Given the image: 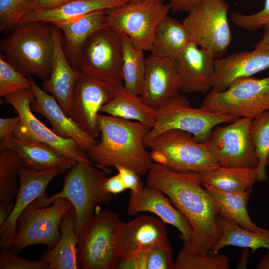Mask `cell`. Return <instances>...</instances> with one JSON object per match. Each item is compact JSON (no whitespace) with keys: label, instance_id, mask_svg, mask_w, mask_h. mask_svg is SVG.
<instances>
[{"label":"cell","instance_id":"1","mask_svg":"<svg viewBox=\"0 0 269 269\" xmlns=\"http://www.w3.org/2000/svg\"><path fill=\"white\" fill-rule=\"evenodd\" d=\"M147 175V186L166 195L192 229V237L182 250L192 254H208L222 234L216 222L217 207L201 184L198 173L175 172L153 162Z\"/></svg>","mask_w":269,"mask_h":269},{"label":"cell","instance_id":"2","mask_svg":"<svg viewBox=\"0 0 269 269\" xmlns=\"http://www.w3.org/2000/svg\"><path fill=\"white\" fill-rule=\"evenodd\" d=\"M98 122L101 140L86 151L90 160L108 172V167L121 165L139 175L147 174L153 161L143 139L151 128L109 115L99 114Z\"/></svg>","mask_w":269,"mask_h":269},{"label":"cell","instance_id":"3","mask_svg":"<svg viewBox=\"0 0 269 269\" xmlns=\"http://www.w3.org/2000/svg\"><path fill=\"white\" fill-rule=\"evenodd\" d=\"M108 171L91 162H79L68 169L64 177L62 190L50 196L37 199L32 205L45 207L58 198L68 200L76 214V233L79 238L100 205L109 204L112 194L103 185L109 178Z\"/></svg>","mask_w":269,"mask_h":269},{"label":"cell","instance_id":"4","mask_svg":"<svg viewBox=\"0 0 269 269\" xmlns=\"http://www.w3.org/2000/svg\"><path fill=\"white\" fill-rule=\"evenodd\" d=\"M1 50L23 71L47 80L50 75L54 42L52 26L34 22L19 24L1 42Z\"/></svg>","mask_w":269,"mask_h":269},{"label":"cell","instance_id":"5","mask_svg":"<svg viewBox=\"0 0 269 269\" xmlns=\"http://www.w3.org/2000/svg\"><path fill=\"white\" fill-rule=\"evenodd\" d=\"M145 147L151 149L153 162L173 171L200 173L220 166L210 152L207 142L194 141L192 134L185 131H164Z\"/></svg>","mask_w":269,"mask_h":269},{"label":"cell","instance_id":"6","mask_svg":"<svg viewBox=\"0 0 269 269\" xmlns=\"http://www.w3.org/2000/svg\"><path fill=\"white\" fill-rule=\"evenodd\" d=\"M124 223L112 211L97 212L79 238V268L115 269Z\"/></svg>","mask_w":269,"mask_h":269},{"label":"cell","instance_id":"7","mask_svg":"<svg viewBox=\"0 0 269 269\" xmlns=\"http://www.w3.org/2000/svg\"><path fill=\"white\" fill-rule=\"evenodd\" d=\"M154 116V125L143 139L145 146L155 136L170 129L188 132L194 141L205 142L215 127L222 123L233 122L236 119L202 107L193 108L186 97L180 94L155 109Z\"/></svg>","mask_w":269,"mask_h":269},{"label":"cell","instance_id":"8","mask_svg":"<svg viewBox=\"0 0 269 269\" xmlns=\"http://www.w3.org/2000/svg\"><path fill=\"white\" fill-rule=\"evenodd\" d=\"M201 107L236 119H254L269 110V75L259 79L252 77L238 79L224 91H211Z\"/></svg>","mask_w":269,"mask_h":269},{"label":"cell","instance_id":"9","mask_svg":"<svg viewBox=\"0 0 269 269\" xmlns=\"http://www.w3.org/2000/svg\"><path fill=\"white\" fill-rule=\"evenodd\" d=\"M229 8L224 0H203L189 11L182 22L192 41L215 58L223 57L232 42Z\"/></svg>","mask_w":269,"mask_h":269},{"label":"cell","instance_id":"10","mask_svg":"<svg viewBox=\"0 0 269 269\" xmlns=\"http://www.w3.org/2000/svg\"><path fill=\"white\" fill-rule=\"evenodd\" d=\"M72 207L71 203L64 198H58L45 207L30 204L17 220L15 234L8 248L18 254L27 247L35 244L53 248L60 237V222Z\"/></svg>","mask_w":269,"mask_h":269},{"label":"cell","instance_id":"11","mask_svg":"<svg viewBox=\"0 0 269 269\" xmlns=\"http://www.w3.org/2000/svg\"><path fill=\"white\" fill-rule=\"evenodd\" d=\"M123 50L120 32L108 25L92 34L82 48L79 70L116 86L123 84Z\"/></svg>","mask_w":269,"mask_h":269},{"label":"cell","instance_id":"12","mask_svg":"<svg viewBox=\"0 0 269 269\" xmlns=\"http://www.w3.org/2000/svg\"><path fill=\"white\" fill-rule=\"evenodd\" d=\"M170 10L169 4L163 2L129 0L106 13L109 26L126 35L136 47L149 51L155 29Z\"/></svg>","mask_w":269,"mask_h":269},{"label":"cell","instance_id":"13","mask_svg":"<svg viewBox=\"0 0 269 269\" xmlns=\"http://www.w3.org/2000/svg\"><path fill=\"white\" fill-rule=\"evenodd\" d=\"M4 98L5 102L15 109L20 118L14 132V137L46 144L76 162H91L86 151L74 140L57 135L34 115L31 105L35 95L31 88L10 94Z\"/></svg>","mask_w":269,"mask_h":269},{"label":"cell","instance_id":"14","mask_svg":"<svg viewBox=\"0 0 269 269\" xmlns=\"http://www.w3.org/2000/svg\"><path fill=\"white\" fill-rule=\"evenodd\" d=\"M253 119L241 117L229 125L217 126L212 129L207 142L210 152L220 166L257 168L259 161L250 135Z\"/></svg>","mask_w":269,"mask_h":269},{"label":"cell","instance_id":"15","mask_svg":"<svg viewBox=\"0 0 269 269\" xmlns=\"http://www.w3.org/2000/svg\"><path fill=\"white\" fill-rule=\"evenodd\" d=\"M118 86L80 71L68 117L82 130L96 138L100 134L99 112L115 96Z\"/></svg>","mask_w":269,"mask_h":269},{"label":"cell","instance_id":"16","mask_svg":"<svg viewBox=\"0 0 269 269\" xmlns=\"http://www.w3.org/2000/svg\"><path fill=\"white\" fill-rule=\"evenodd\" d=\"M146 67L142 101L157 109L179 95L181 84L174 59L150 54L145 58Z\"/></svg>","mask_w":269,"mask_h":269},{"label":"cell","instance_id":"17","mask_svg":"<svg viewBox=\"0 0 269 269\" xmlns=\"http://www.w3.org/2000/svg\"><path fill=\"white\" fill-rule=\"evenodd\" d=\"M215 58L192 41L174 59L183 93L205 94L211 90Z\"/></svg>","mask_w":269,"mask_h":269},{"label":"cell","instance_id":"18","mask_svg":"<svg viewBox=\"0 0 269 269\" xmlns=\"http://www.w3.org/2000/svg\"><path fill=\"white\" fill-rule=\"evenodd\" d=\"M62 173L57 170L37 171L22 168L19 172V186L13 210L0 227V247L8 248L14 237L17 220L21 212L35 200L46 196L51 181Z\"/></svg>","mask_w":269,"mask_h":269},{"label":"cell","instance_id":"19","mask_svg":"<svg viewBox=\"0 0 269 269\" xmlns=\"http://www.w3.org/2000/svg\"><path fill=\"white\" fill-rule=\"evenodd\" d=\"M269 69V47L235 53L216 58L211 91L226 90L236 80Z\"/></svg>","mask_w":269,"mask_h":269},{"label":"cell","instance_id":"20","mask_svg":"<svg viewBox=\"0 0 269 269\" xmlns=\"http://www.w3.org/2000/svg\"><path fill=\"white\" fill-rule=\"evenodd\" d=\"M159 189L147 186L131 192L127 212L134 216L141 212H149L157 215L165 223L176 227L180 232L184 243L192 236V229L184 216L177 209Z\"/></svg>","mask_w":269,"mask_h":269},{"label":"cell","instance_id":"21","mask_svg":"<svg viewBox=\"0 0 269 269\" xmlns=\"http://www.w3.org/2000/svg\"><path fill=\"white\" fill-rule=\"evenodd\" d=\"M30 88L35 95L31 105V110L44 116L51 124L53 131L64 138L74 140L87 151L97 141L82 130L64 112L52 95L41 89L32 79H29Z\"/></svg>","mask_w":269,"mask_h":269},{"label":"cell","instance_id":"22","mask_svg":"<svg viewBox=\"0 0 269 269\" xmlns=\"http://www.w3.org/2000/svg\"><path fill=\"white\" fill-rule=\"evenodd\" d=\"M52 26L54 53L50 75L43 83L44 89L53 96L68 116L74 86L80 71L70 63L64 49L62 33Z\"/></svg>","mask_w":269,"mask_h":269},{"label":"cell","instance_id":"23","mask_svg":"<svg viewBox=\"0 0 269 269\" xmlns=\"http://www.w3.org/2000/svg\"><path fill=\"white\" fill-rule=\"evenodd\" d=\"M165 224L150 216H140L125 222L119 241V259L146 250L168 238Z\"/></svg>","mask_w":269,"mask_h":269},{"label":"cell","instance_id":"24","mask_svg":"<svg viewBox=\"0 0 269 269\" xmlns=\"http://www.w3.org/2000/svg\"><path fill=\"white\" fill-rule=\"evenodd\" d=\"M52 25L62 33L67 57L77 70L80 53L86 41L98 29L109 25L106 9L97 10Z\"/></svg>","mask_w":269,"mask_h":269},{"label":"cell","instance_id":"25","mask_svg":"<svg viewBox=\"0 0 269 269\" xmlns=\"http://www.w3.org/2000/svg\"><path fill=\"white\" fill-rule=\"evenodd\" d=\"M9 148L17 155L23 168L32 170H57L63 173L76 163L46 144L22 140L14 136Z\"/></svg>","mask_w":269,"mask_h":269},{"label":"cell","instance_id":"26","mask_svg":"<svg viewBox=\"0 0 269 269\" xmlns=\"http://www.w3.org/2000/svg\"><path fill=\"white\" fill-rule=\"evenodd\" d=\"M76 214L72 207L62 219L59 229L60 237L52 248H48L41 255V259L50 269H79L78 244L79 237L76 231Z\"/></svg>","mask_w":269,"mask_h":269},{"label":"cell","instance_id":"27","mask_svg":"<svg viewBox=\"0 0 269 269\" xmlns=\"http://www.w3.org/2000/svg\"><path fill=\"white\" fill-rule=\"evenodd\" d=\"M129 0H73L58 7L33 9L21 20L19 24L40 22L52 24L100 9L118 6Z\"/></svg>","mask_w":269,"mask_h":269},{"label":"cell","instance_id":"28","mask_svg":"<svg viewBox=\"0 0 269 269\" xmlns=\"http://www.w3.org/2000/svg\"><path fill=\"white\" fill-rule=\"evenodd\" d=\"M209 193L217 207L218 214L234 222L242 228L256 232L267 233L252 220L247 205L252 188L237 192H225L208 185H202Z\"/></svg>","mask_w":269,"mask_h":269},{"label":"cell","instance_id":"29","mask_svg":"<svg viewBox=\"0 0 269 269\" xmlns=\"http://www.w3.org/2000/svg\"><path fill=\"white\" fill-rule=\"evenodd\" d=\"M191 41L183 23L167 15L156 27L149 51L155 56L174 59Z\"/></svg>","mask_w":269,"mask_h":269},{"label":"cell","instance_id":"30","mask_svg":"<svg viewBox=\"0 0 269 269\" xmlns=\"http://www.w3.org/2000/svg\"><path fill=\"white\" fill-rule=\"evenodd\" d=\"M154 111L142 101L140 96L130 92L123 84L118 86L115 96L101 107L100 112L134 120L152 128L155 123Z\"/></svg>","mask_w":269,"mask_h":269},{"label":"cell","instance_id":"31","mask_svg":"<svg viewBox=\"0 0 269 269\" xmlns=\"http://www.w3.org/2000/svg\"><path fill=\"white\" fill-rule=\"evenodd\" d=\"M216 222L222 236L208 254L216 255L220 249L228 246L250 248L253 253L261 248L269 250V231L261 233L245 229L219 214L216 217Z\"/></svg>","mask_w":269,"mask_h":269},{"label":"cell","instance_id":"32","mask_svg":"<svg viewBox=\"0 0 269 269\" xmlns=\"http://www.w3.org/2000/svg\"><path fill=\"white\" fill-rule=\"evenodd\" d=\"M201 184L229 192L252 188L257 180L256 169L231 168L221 166L198 173Z\"/></svg>","mask_w":269,"mask_h":269},{"label":"cell","instance_id":"33","mask_svg":"<svg viewBox=\"0 0 269 269\" xmlns=\"http://www.w3.org/2000/svg\"><path fill=\"white\" fill-rule=\"evenodd\" d=\"M120 33L123 50V85L131 93L140 96L143 92L146 67L144 51L135 46L126 35Z\"/></svg>","mask_w":269,"mask_h":269},{"label":"cell","instance_id":"34","mask_svg":"<svg viewBox=\"0 0 269 269\" xmlns=\"http://www.w3.org/2000/svg\"><path fill=\"white\" fill-rule=\"evenodd\" d=\"M23 164L11 148L0 149V202L13 201L19 186Z\"/></svg>","mask_w":269,"mask_h":269},{"label":"cell","instance_id":"35","mask_svg":"<svg viewBox=\"0 0 269 269\" xmlns=\"http://www.w3.org/2000/svg\"><path fill=\"white\" fill-rule=\"evenodd\" d=\"M250 135L255 153L258 159L257 180L262 182L267 179L266 166L269 155V110L265 111L252 121Z\"/></svg>","mask_w":269,"mask_h":269},{"label":"cell","instance_id":"36","mask_svg":"<svg viewBox=\"0 0 269 269\" xmlns=\"http://www.w3.org/2000/svg\"><path fill=\"white\" fill-rule=\"evenodd\" d=\"M132 259L134 269H174L172 251L168 238L146 250L134 253Z\"/></svg>","mask_w":269,"mask_h":269},{"label":"cell","instance_id":"37","mask_svg":"<svg viewBox=\"0 0 269 269\" xmlns=\"http://www.w3.org/2000/svg\"><path fill=\"white\" fill-rule=\"evenodd\" d=\"M229 264L228 257L223 254H192L181 250L174 261V269H228Z\"/></svg>","mask_w":269,"mask_h":269},{"label":"cell","instance_id":"38","mask_svg":"<svg viewBox=\"0 0 269 269\" xmlns=\"http://www.w3.org/2000/svg\"><path fill=\"white\" fill-rule=\"evenodd\" d=\"M34 8V0H0V31L12 29Z\"/></svg>","mask_w":269,"mask_h":269},{"label":"cell","instance_id":"39","mask_svg":"<svg viewBox=\"0 0 269 269\" xmlns=\"http://www.w3.org/2000/svg\"><path fill=\"white\" fill-rule=\"evenodd\" d=\"M30 88L29 79H27L11 64L0 55V96H6Z\"/></svg>","mask_w":269,"mask_h":269},{"label":"cell","instance_id":"40","mask_svg":"<svg viewBox=\"0 0 269 269\" xmlns=\"http://www.w3.org/2000/svg\"><path fill=\"white\" fill-rule=\"evenodd\" d=\"M230 19L238 27L247 30L267 29L269 28V0H265L264 7L258 12L251 14L233 13Z\"/></svg>","mask_w":269,"mask_h":269},{"label":"cell","instance_id":"41","mask_svg":"<svg viewBox=\"0 0 269 269\" xmlns=\"http://www.w3.org/2000/svg\"><path fill=\"white\" fill-rule=\"evenodd\" d=\"M9 248H1L0 252V269H50L43 260L31 261L17 255Z\"/></svg>","mask_w":269,"mask_h":269},{"label":"cell","instance_id":"42","mask_svg":"<svg viewBox=\"0 0 269 269\" xmlns=\"http://www.w3.org/2000/svg\"><path fill=\"white\" fill-rule=\"evenodd\" d=\"M19 120L18 115L12 118H0V149L9 148Z\"/></svg>","mask_w":269,"mask_h":269},{"label":"cell","instance_id":"43","mask_svg":"<svg viewBox=\"0 0 269 269\" xmlns=\"http://www.w3.org/2000/svg\"><path fill=\"white\" fill-rule=\"evenodd\" d=\"M114 167L117 169L126 189H129L131 192H134L143 187V183L139 178V175L134 170L121 165H116Z\"/></svg>","mask_w":269,"mask_h":269},{"label":"cell","instance_id":"44","mask_svg":"<svg viewBox=\"0 0 269 269\" xmlns=\"http://www.w3.org/2000/svg\"><path fill=\"white\" fill-rule=\"evenodd\" d=\"M203 0H169L170 10L173 12L190 11Z\"/></svg>","mask_w":269,"mask_h":269},{"label":"cell","instance_id":"45","mask_svg":"<svg viewBox=\"0 0 269 269\" xmlns=\"http://www.w3.org/2000/svg\"><path fill=\"white\" fill-rule=\"evenodd\" d=\"M103 187L107 192L114 195L121 193L126 189L118 173L109 177L104 182Z\"/></svg>","mask_w":269,"mask_h":269},{"label":"cell","instance_id":"46","mask_svg":"<svg viewBox=\"0 0 269 269\" xmlns=\"http://www.w3.org/2000/svg\"><path fill=\"white\" fill-rule=\"evenodd\" d=\"M73 0H34L33 9H51Z\"/></svg>","mask_w":269,"mask_h":269},{"label":"cell","instance_id":"47","mask_svg":"<svg viewBox=\"0 0 269 269\" xmlns=\"http://www.w3.org/2000/svg\"><path fill=\"white\" fill-rule=\"evenodd\" d=\"M14 206L13 201L0 202V227L7 220L12 212Z\"/></svg>","mask_w":269,"mask_h":269},{"label":"cell","instance_id":"48","mask_svg":"<svg viewBox=\"0 0 269 269\" xmlns=\"http://www.w3.org/2000/svg\"><path fill=\"white\" fill-rule=\"evenodd\" d=\"M261 38L254 46V49L269 47V28L264 30Z\"/></svg>","mask_w":269,"mask_h":269},{"label":"cell","instance_id":"49","mask_svg":"<svg viewBox=\"0 0 269 269\" xmlns=\"http://www.w3.org/2000/svg\"><path fill=\"white\" fill-rule=\"evenodd\" d=\"M249 248H246L240 258V260L236 266L237 269H245L247 268V263L249 261Z\"/></svg>","mask_w":269,"mask_h":269},{"label":"cell","instance_id":"50","mask_svg":"<svg viewBox=\"0 0 269 269\" xmlns=\"http://www.w3.org/2000/svg\"><path fill=\"white\" fill-rule=\"evenodd\" d=\"M256 269H269V250L259 261Z\"/></svg>","mask_w":269,"mask_h":269},{"label":"cell","instance_id":"51","mask_svg":"<svg viewBox=\"0 0 269 269\" xmlns=\"http://www.w3.org/2000/svg\"><path fill=\"white\" fill-rule=\"evenodd\" d=\"M132 1H141L148 2H163V0H130Z\"/></svg>","mask_w":269,"mask_h":269},{"label":"cell","instance_id":"52","mask_svg":"<svg viewBox=\"0 0 269 269\" xmlns=\"http://www.w3.org/2000/svg\"><path fill=\"white\" fill-rule=\"evenodd\" d=\"M267 165L269 166V155L268 159V162H267Z\"/></svg>","mask_w":269,"mask_h":269}]
</instances>
